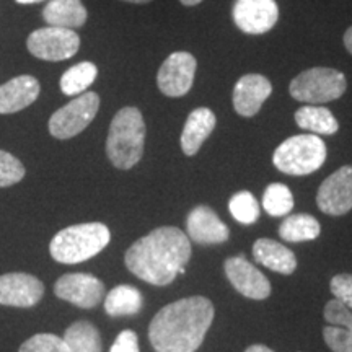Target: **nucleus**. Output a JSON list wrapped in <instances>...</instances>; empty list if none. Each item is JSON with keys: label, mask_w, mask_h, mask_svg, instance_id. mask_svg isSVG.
Returning <instances> with one entry per match:
<instances>
[{"label": "nucleus", "mask_w": 352, "mask_h": 352, "mask_svg": "<svg viewBox=\"0 0 352 352\" xmlns=\"http://www.w3.org/2000/svg\"><path fill=\"white\" fill-rule=\"evenodd\" d=\"M191 258V240L176 227H158L135 241L126 252L132 274L152 285H168Z\"/></svg>", "instance_id": "nucleus-1"}, {"label": "nucleus", "mask_w": 352, "mask_h": 352, "mask_svg": "<svg viewBox=\"0 0 352 352\" xmlns=\"http://www.w3.org/2000/svg\"><path fill=\"white\" fill-rule=\"evenodd\" d=\"M214 320L209 298H182L162 308L148 327V340L155 352H195L204 341Z\"/></svg>", "instance_id": "nucleus-2"}, {"label": "nucleus", "mask_w": 352, "mask_h": 352, "mask_svg": "<svg viewBox=\"0 0 352 352\" xmlns=\"http://www.w3.org/2000/svg\"><path fill=\"white\" fill-rule=\"evenodd\" d=\"M145 145V121L135 107H126L114 114L107 139L109 162L120 170H131L140 162Z\"/></svg>", "instance_id": "nucleus-3"}, {"label": "nucleus", "mask_w": 352, "mask_h": 352, "mask_svg": "<svg viewBox=\"0 0 352 352\" xmlns=\"http://www.w3.org/2000/svg\"><path fill=\"white\" fill-rule=\"evenodd\" d=\"M111 233L104 223L88 222L70 226L51 240L50 252L57 263L77 264L94 258L107 248Z\"/></svg>", "instance_id": "nucleus-4"}, {"label": "nucleus", "mask_w": 352, "mask_h": 352, "mask_svg": "<svg viewBox=\"0 0 352 352\" xmlns=\"http://www.w3.org/2000/svg\"><path fill=\"white\" fill-rule=\"evenodd\" d=\"M327 144L316 134H300L285 139L272 155L279 171L292 176H305L321 168L327 160Z\"/></svg>", "instance_id": "nucleus-5"}, {"label": "nucleus", "mask_w": 352, "mask_h": 352, "mask_svg": "<svg viewBox=\"0 0 352 352\" xmlns=\"http://www.w3.org/2000/svg\"><path fill=\"white\" fill-rule=\"evenodd\" d=\"M344 74L331 67H311L290 82L289 91L302 103H328L346 94Z\"/></svg>", "instance_id": "nucleus-6"}, {"label": "nucleus", "mask_w": 352, "mask_h": 352, "mask_svg": "<svg viewBox=\"0 0 352 352\" xmlns=\"http://www.w3.org/2000/svg\"><path fill=\"white\" fill-rule=\"evenodd\" d=\"M100 109V96L95 91L78 95L65 107L59 108L50 118V132L52 138L65 140L76 138L95 120Z\"/></svg>", "instance_id": "nucleus-7"}, {"label": "nucleus", "mask_w": 352, "mask_h": 352, "mask_svg": "<svg viewBox=\"0 0 352 352\" xmlns=\"http://www.w3.org/2000/svg\"><path fill=\"white\" fill-rule=\"evenodd\" d=\"M26 47L38 59L59 63L77 54L80 47V36L74 30L46 26L30 34L26 39Z\"/></svg>", "instance_id": "nucleus-8"}, {"label": "nucleus", "mask_w": 352, "mask_h": 352, "mask_svg": "<svg viewBox=\"0 0 352 352\" xmlns=\"http://www.w3.org/2000/svg\"><path fill=\"white\" fill-rule=\"evenodd\" d=\"M196 69L197 60L191 52L176 51L166 57L158 69L157 85L164 95L179 98L191 90Z\"/></svg>", "instance_id": "nucleus-9"}, {"label": "nucleus", "mask_w": 352, "mask_h": 352, "mask_svg": "<svg viewBox=\"0 0 352 352\" xmlns=\"http://www.w3.org/2000/svg\"><path fill=\"white\" fill-rule=\"evenodd\" d=\"M232 16L243 33L264 34L277 25L279 7L276 0H235Z\"/></svg>", "instance_id": "nucleus-10"}, {"label": "nucleus", "mask_w": 352, "mask_h": 352, "mask_svg": "<svg viewBox=\"0 0 352 352\" xmlns=\"http://www.w3.org/2000/svg\"><path fill=\"white\" fill-rule=\"evenodd\" d=\"M54 294L80 308H94L103 300L104 284L87 272H70L57 279Z\"/></svg>", "instance_id": "nucleus-11"}, {"label": "nucleus", "mask_w": 352, "mask_h": 352, "mask_svg": "<svg viewBox=\"0 0 352 352\" xmlns=\"http://www.w3.org/2000/svg\"><path fill=\"white\" fill-rule=\"evenodd\" d=\"M316 204L321 212L328 215L349 212L352 209V166H341L321 183Z\"/></svg>", "instance_id": "nucleus-12"}, {"label": "nucleus", "mask_w": 352, "mask_h": 352, "mask_svg": "<svg viewBox=\"0 0 352 352\" xmlns=\"http://www.w3.org/2000/svg\"><path fill=\"white\" fill-rule=\"evenodd\" d=\"M223 270L227 279L241 296L252 300H264L271 296V284L267 277L252 263L246 261L245 256L228 258L223 264Z\"/></svg>", "instance_id": "nucleus-13"}, {"label": "nucleus", "mask_w": 352, "mask_h": 352, "mask_svg": "<svg viewBox=\"0 0 352 352\" xmlns=\"http://www.w3.org/2000/svg\"><path fill=\"white\" fill-rule=\"evenodd\" d=\"M44 285L38 277L25 272L0 276V305L33 307L43 298Z\"/></svg>", "instance_id": "nucleus-14"}, {"label": "nucleus", "mask_w": 352, "mask_h": 352, "mask_svg": "<svg viewBox=\"0 0 352 352\" xmlns=\"http://www.w3.org/2000/svg\"><path fill=\"white\" fill-rule=\"evenodd\" d=\"M272 94V85L264 76L246 74L240 77L233 88V108L243 118H252L258 114L263 103Z\"/></svg>", "instance_id": "nucleus-15"}, {"label": "nucleus", "mask_w": 352, "mask_h": 352, "mask_svg": "<svg viewBox=\"0 0 352 352\" xmlns=\"http://www.w3.org/2000/svg\"><path fill=\"white\" fill-rule=\"evenodd\" d=\"M324 320L331 327H324L323 338L333 352H352V310L338 298L324 307Z\"/></svg>", "instance_id": "nucleus-16"}, {"label": "nucleus", "mask_w": 352, "mask_h": 352, "mask_svg": "<svg viewBox=\"0 0 352 352\" xmlns=\"http://www.w3.org/2000/svg\"><path fill=\"white\" fill-rule=\"evenodd\" d=\"M186 232L188 239L199 245H219L230 236L228 227L208 206H197L189 212Z\"/></svg>", "instance_id": "nucleus-17"}, {"label": "nucleus", "mask_w": 352, "mask_h": 352, "mask_svg": "<svg viewBox=\"0 0 352 352\" xmlns=\"http://www.w3.org/2000/svg\"><path fill=\"white\" fill-rule=\"evenodd\" d=\"M41 94V85L33 76L13 77L0 85V114H13L32 107Z\"/></svg>", "instance_id": "nucleus-18"}, {"label": "nucleus", "mask_w": 352, "mask_h": 352, "mask_svg": "<svg viewBox=\"0 0 352 352\" xmlns=\"http://www.w3.org/2000/svg\"><path fill=\"white\" fill-rule=\"evenodd\" d=\"M215 122V114L209 108H196L189 113L182 132V151L184 155L192 157L199 152L206 139L212 134Z\"/></svg>", "instance_id": "nucleus-19"}, {"label": "nucleus", "mask_w": 352, "mask_h": 352, "mask_svg": "<svg viewBox=\"0 0 352 352\" xmlns=\"http://www.w3.org/2000/svg\"><path fill=\"white\" fill-rule=\"evenodd\" d=\"M253 256L259 264L279 274H292L297 270V258L287 246L270 239H259L253 245Z\"/></svg>", "instance_id": "nucleus-20"}, {"label": "nucleus", "mask_w": 352, "mask_h": 352, "mask_svg": "<svg viewBox=\"0 0 352 352\" xmlns=\"http://www.w3.org/2000/svg\"><path fill=\"white\" fill-rule=\"evenodd\" d=\"M88 12L82 0H50L43 10V20L50 26L76 30L87 23Z\"/></svg>", "instance_id": "nucleus-21"}, {"label": "nucleus", "mask_w": 352, "mask_h": 352, "mask_svg": "<svg viewBox=\"0 0 352 352\" xmlns=\"http://www.w3.org/2000/svg\"><path fill=\"white\" fill-rule=\"evenodd\" d=\"M296 122L300 129L310 131L316 135H333L340 129V122L333 116V113L324 107L305 104L298 108L296 113Z\"/></svg>", "instance_id": "nucleus-22"}, {"label": "nucleus", "mask_w": 352, "mask_h": 352, "mask_svg": "<svg viewBox=\"0 0 352 352\" xmlns=\"http://www.w3.org/2000/svg\"><path fill=\"white\" fill-rule=\"evenodd\" d=\"M144 307V297L132 285H116L104 298V310L109 316L138 315Z\"/></svg>", "instance_id": "nucleus-23"}, {"label": "nucleus", "mask_w": 352, "mask_h": 352, "mask_svg": "<svg viewBox=\"0 0 352 352\" xmlns=\"http://www.w3.org/2000/svg\"><path fill=\"white\" fill-rule=\"evenodd\" d=\"M64 341L70 352H103L100 331L94 323L80 320L65 329Z\"/></svg>", "instance_id": "nucleus-24"}, {"label": "nucleus", "mask_w": 352, "mask_h": 352, "mask_svg": "<svg viewBox=\"0 0 352 352\" xmlns=\"http://www.w3.org/2000/svg\"><path fill=\"white\" fill-rule=\"evenodd\" d=\"M321 227L320 222L314 215L308 214H294L280 223L279 235L280 239L290 243H300V241H310L320 236Z\"/></svg>", "instance_id": "nucleus-25"}, {"label": "nucleus", "mask_w": 352, "mask_h": 352, "mask_svg": "<svg viewBox=\"0 0 352 352\" xmlns=\"http://www.w3.org/2000/svg\"><path fill=\"white\" fill-rule=\"evenodd\" d=\"M98 77V67L94 63H78L69 67L60 77V90L67 96H78L85 94L87 88L94 85Z\"/></svg>", "instance_id": "nucleus-26"}, {"label": "nucleus", "mask_w": 352, "mask_h": 352, "mask_svg": "<svg viewBox=\"0 0 352 352\" xmlns=\"http://www.w3.org/2000/svg\"><path fill=\"white\" fill-rule=\"evenodd\" d=\"M263 208L272 217H283L294 209L292 191L283 183H271L264 189Z\"/></svg>", "instance_id": "nucleus-27"}, {"label": "nucleus", "mask_w": 352, "mask_h": 352, "mask_svg": "<svg viewBox=\"0 0 352 352\" xmlns=\"http://www.w3.org/2000/svg\"><path fill=\"white\" fill-rule=\"evenodd\" d=\"M228 210H230L233 219L239 220L240 223H245V226H252L261 214V208H259L256 197L250 191H240L233 195L232 199L228 201Z\"/></svg>", "instance_id": "nucleus-28"}, {"label": "nucleus", "mask_w": 352, "mask_h": 352, "mask_svg": "<svg viewBox=\"0 0 352 352\" xmlns=\"http://www.w3.org/2000/svg\"><path fill=\"white\" fill-rule=\"evenodd\" d=\"M19 352H70L64 338L56 336V334L41 333L26 340L21 344Z\"/></svg>", "instance_id": "nucleus-29"}, {"label": "nucleus", "mask_w": 352, "mask_h": 352, "mask_svg": "<svg viewBox=\"0 0 352 352\" xmlns=\"http://www.w3.org/2000/svg\"><path fill=\"white\" fill-rule=\"evenodd\" d=\"M25 166L16 157L6 151H0V188L13 186L25 176Z\"/></svg>", "instance_id": "nucleus-30"}, {"label": "nucleus", "mask_w": 352, "mask_h": 352, "mask_svg": "<svg viewBox=\"0 0 352 352\" xmlns=\"http://www.w3.org/2000/svg\"><path fill=\"white\" fill-rule=\"evenodd\" d=\"M334 298L341 300L347 308L352 310V274H338L329 284Z\"/></svg>", "instance_id": "nucleus-31"}, {"label": "nucleus", "mask_w": 352, "mask_h": 352, "mask_svg": "<svg viewBox=\"0 0 352 352\" xmlns=\"http://www.w3.org/2000/svg\"><path fill=\"white\" fill-rule=\"evenodd\" d=\"M109 352H139V340L138 334L131 329H124L118 334L116 341L111 346Z\"/></svg>", "instance_id": "nucleus-32"}, {"label": "nucleus", "mask_w": 352, "mask_h": 352, "mask_svg": "<svg viewBox=\"0 0 352 352\" xmlns=\"http://www.w3.org/2000/svg\"><path fill=\"white\" fill-rule=\"evenodd\" d=\"M344 46H346V50L352 54V26L349 30H347L346 34H344Z\"/></svg>", "instance_id": "nucleus-33"}, {"label": "nucleus", "mask_w": 352, "mask_h": 352, "mask_svg": "<svg viewBox=\"0 0 352 352\" xmlns=\"http://www.w3.org/2000/svg\"><path fill=\"white\" fill-rule=\"evenodd\" d=\"M245 352H274V351L270 349V347L263 346V344H254V346H250Z\"/></svg>", "instance_id": "nucleus-34"}, {"label": "nucleus", "mask_w": 352, "mask_h": 352, "mask_svg": "<svg viewBox=\"0 0 352 352\" xmlns=\"http://www.w3.org/2000/svg\"><path fill=\"white\" fill-rule=\"evenodd\" d=\"M179 2L186 7H195V6H197V3H201L202 0H179Z\"/></svg>", "instance_id": "nucleus-35"}, {"label": "nucleus", "mask_w": 352, "mask_h": 352, "mask_svg": "<svg viewBox=\"0 0 352 352\" xmlns=\"http://www.w3.org/2000/svg\"><path fill=\"white\" fill-rule=\"evenodd\" d=\"M16 3H21V6H28V3H39L44 2V0H15Z\"/></svg>", "instance_id": "nucleus-36"}, {"label": "nucleus", "mask_w": 352, "mask_h": 352, "mask_svg": "<svg viewBox=\"0 0 352 352\" xmlns=\"http://www.w3.org/2000/svg\"><path fill=\"white\" fill-rule=\"evenodd\" d=\"M122 2H129V3H148L152 0H122Z\"/></svg>", "instance_id": "nucleus-37"}]
</instances>
